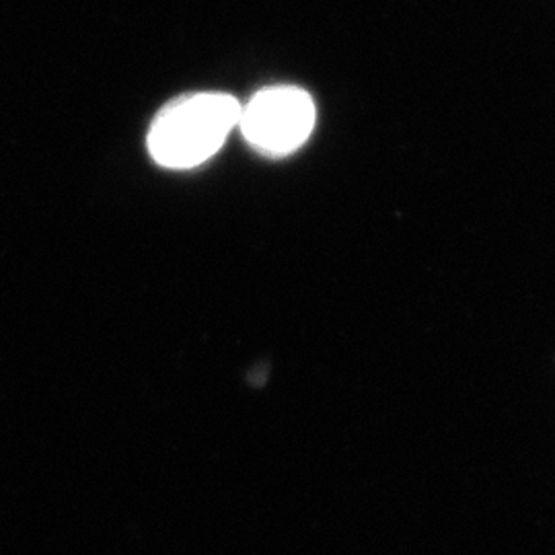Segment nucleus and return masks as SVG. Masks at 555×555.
<instances>
[{
  "label": "nucleus",
  "instance_id": "1",
  "mask_svg": "<svg viewBox=\"0 0 555 555\" xmlns=\"http://www.w3.org/2000/svg\"><path fill=\"white\" fill-rule=\"evenodd\" d=\"M238 116L241 103L227 93L181 95L153 119L149 153L167 169H192L219 153Z\"/></svg>",
  "mask_w": 555,
  "mask_h": 555
},
{
  "label": "nucleus",
  "instance_id": "2",
  "mask_svg": "<svg viewBox=\"0 0 555 555\" xmlns=\"http://www.w3.org/2000/svg\"><path fill=\"white\" fill-rule=\"evenodd\" d=\"M238 128L245 140L266 157H286L311 137L315 103L298 87H270L241 107Z\"/></svg>",
  "mask_w": 555,
  "mask_h": 555
}]
</instances>
